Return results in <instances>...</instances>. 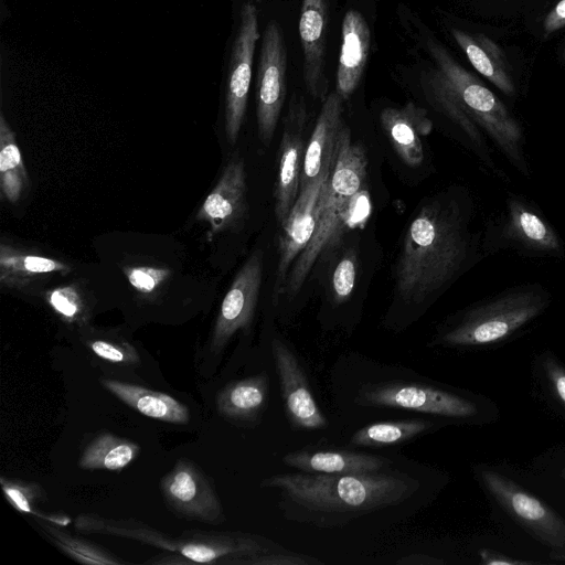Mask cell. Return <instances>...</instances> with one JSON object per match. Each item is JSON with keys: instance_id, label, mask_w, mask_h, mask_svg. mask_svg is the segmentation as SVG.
<instances>
[{"instance_id": "7a4b0ae2", "label": "cell", "mask_w": 565, "mask_h": 565, "mask_svg": "<svg viewBox=\"0 0 565 565\" xmlns=\"http://www.w3.org/2000/svg\"><path fill=\"white\" fill-rule=\"evenodd\" d=\"M260 487L279 490L286 519L334 527L399 505L419 489V481L386 468L352 475L279 473L264 479Z\"/></svg>"}, {"instance_id": "ee69618b", "label": "cell", "mask_w": 565, "mask_h": 565, "mask_svg": "<svg viewBox=\"0 0 565 565\" xmlns=\"http://www.w3.org/2000/svg\"><path fill=\"white\" fill-rule=\"evenodd\" d=\"M564 56H565V50H564Z\"/></svg>"}, {"instance_id": "f6af8a7d", "label": "cell", "mask_w": 565, "mask_h": 565, "mask_svg": "<svg viewBox=\"0 0 565 565\" xmlns=\"http://www.w3.org/2000/svg\"><path fill=\"white\" fill-rule=\"evenodd\" d=\"M257 1H260V0H257Z\"/></svg>"}, {"instance_id": "1f68e13d", "label": "cell", "mask_w": 565, "mask_h": 565, "mask_svg": "<svg viewBox=\"0 0 565 565\" xmlns=\"http://www.w3.org/2000/svg\"><path fill=\"white\" fill-rule=\"evenodd\" d=\"M36 523L49 540L66 556L82 564L118 565L121 561L108 550L64 531L61 525L38 518Z\"/></svg>"}, {"instance_id": "4316f807", "label": "cell", "mask_w": 565, "mask_h": 565, "mask_svg": "<svg viewBox=\"0 0 565 565\" xmlns=\"http://www.w3.org/2000/svg\"><path fill=\"white\" fill-rule=\"evenodd\" d=\"M71 270L67 264L55 258L23 252L6 243L0 245V284L3 287L22 289L45 276L66 275Z\"/></svg>"}, {"instance_id": "ab89813d", "label": "cell", "mask_w": 565, "mask_h": 565, "mask_svg": "<svg viewBox=\"0 0 565 565\" xmlns=\"http://www.w3.org/2000/svg\"><path fill=\"white\" fill-rule=\"evenodd\" d=\"M444 563L440 558L422 553L406 555L396 561V564L402 565H440Z\"/></svg>"}, {"instance_id": "8d00e7d4", "label": "cell", "mask_w": 565, "mask_h": 565, "mask_svg": "<svg viewBox=\"0 0 565 565\" xmlns=\"http://www.w3.org/2000/svg\"><path fill=\"white\" fill-rule=\"evenodd\" d=\"M542 367L552 394L565 409V367L551 354H544Z\"/></svg>"}, {"instance_id": "cb8c5ba5", "label": "cell", "mask_w": 565, "mask_h": 565, "mask_svg": "<svg viewBox=\"0 0 565 565\" xmlns=\"http://www.w3.org/2000/svg\"><path fill=\"white\" fill-rule=\"evenodd\" d=\"M268 394V377L265 374L252 375L223 387L216 397V408L231 422L253 423L266 408Z\"/></svg>"}, {"instance_id": "83f0119b", "label": "cell", "mask_w": 565, "mask_h": 565, "mask_svg": "<svg viewBox=\"0 0 565 565\" xmlns=\"http://www.w3.org/2000/svg\"><path fill=\"white\" fill-rule=\"evenodd\" d=\"M139 451L136 443L104 431L84 448L78 466L84 470L119 471L130 465Z\"/></svg>"}, {"instance_id": "44dd1931", "label": "cell", "mask_w": 565, "mask_h": 565, "mask_svg": "<svg viewBox=\"0 0 565 565\" xmlns=\"http://www.w3.org/2000/svg\"><path fill=\"white\" fill-rule=\"evenodd\" d=\"M281 461L302 472L323 475L376 472L391 465L385 457L342 449H301L286 454Z\"/></svg>"}, {"instance_id": "30bf717a", "label": "cell", "mask_w": 565, "mask_h": 565, "mask_svg": "<svg viewBox=\"0 0 565 565\" xmlns=\"http://www.w3.org/2000/svg\"><path fill=\"white\" fill-rule=\"evenodd\" d=\"M282 548L250 533L188 530L173 537L171 553L183 556L189 564L243 565L247 558Z\"/></svg>"}, {"instance_id": "e575fe53", "label": "cell", "mask_w": 565, "mask_h": 565, "mask_svg": "<svg viewBox=\"0 0 565 565\" xmlns=\"http://www.w3.org/2000/svg\"><path fill=\"white\" fill-rule=\"evenodd\" d=\"M356 279V256L347 253L337 264L332 274V300L335 305L345 302L354 289Z\"/></svg>"}, {"instance_id": "7bdbcfd3", "label": "cell", "mask_w": 565, "mask_h": 565, "mask_svg": "<svg viewBox=\"0 0 565 565\" xmlns=\"http://www.w3.org/2000/svg\"><path fill=\"white\" fill-rule=\"evenodd\" d=\"M561 476L563 479H565V467L563 468L562 472H561Z\"/></svg>"}, {"instance_id": "9c48e42d", "label": "cell", "mask_w": 565, "mask_h": 565, "mask_svg": "<svg viewBox=\"0 0 565 565\" xmlns=\"http://www.w3.org/2000/svg\"><path fill=\"white\" fill-rule=\"evenodd\" d=\"M335 145L337 139L326 154L320 173L308 185L300 189L295 204L280 226L278 264L273 291L274 302H277L280 296L284 295L290 268L313 235L317 205L323 184L333 167Z\"/></svg>"}, {"instance_id": "2e32d148", "label": "cell", "mask_w": 565, "mask_h": 565, "mask_svg": "<svg viewBox=\"0 0 565 565\" xmlns=\"http://www.w3.org/2000/svg\"><path fill=\"white\" fill-rule=\"evenodd\" d=\"M271 355L278 375L284 408L295 429L316 430L328 420L316 402L305 369L291 348L279 337L271 341Z\"/></svg>"}, {"instance_id": "277c9868", "label": "cell", "mask_w": 565, "mask_h": 565, "mask_svg": "<svg viewBox=\"0 0 565 565\" xmlns=\"http://www.w3.org/2000/svg\"><path fill=\"white\" fill-rule=\"evenodd\" d=\"M551 302V292L539 282L509 287L456 313L431 344L477 348L503 342L541 316Z\"/></svg>"}, {"instance_id": "b9f144b4", "label": "cell", "mask_w": 565, "mask_h": 565, "mask_svg": "<svg viewBox=\"0 0 565 565\" xmlns=\"http://www.w3.org/2000/svg\"><path fill=\"white\" fill-rule=\"evenodd\" d=\"M550 557L555 561L565 562V550L550 552Z\"/></svg>"}, {"instance_id": "484cf974", "label": "cell", "mask_w": 565, "mask_h": 565, "mask_svg": "<svg viewBox=\"0 0 565 565\" xmlns=\"http://www.w3.org/2000/svg\"><path fill=\"white\" fill-rule=\"evenodd\" d=\"M451 34L476 71L505 95L515 94L505 56L497 43L483 34H471L459 29H452Z\"/></svg>"}, {"instance_id": "5bb4252c", "label": "cell", "mask_w": 565, "mask_h": 565, "mask_svg": "<svg viewBox=\"0 0 565 565\" xmlns=\"http://www.w3.org/2000/svg\"><path fill=\"white\" fill-rule=\"evenodd\" d=\"M263 276V252L255 250L242 266L226 292L215 320L210 350L220 354L234 334L252 324Z\"/></svg>"}, {"instance_id": "d6986e66", "label": "cell", "mask_w": 565, "mask_h": 565, "mask_svg": "<svg viewBox=\"0 0 565 565\" xmlns=\"http://www.w3.org/2000/svg\"><path fill=\"white\" fill-rule=\"evenodd\" d=\"M422 84L431 104L459 130L467 148L486 168L498 173L499 169L486 139L487 136L466 113L444 74L438 68L428 67L422 74Z\"/></svg>"}, {"instance_id": "8992f818", "label": "cell", "mask_w": 565, "mask_h": 565, "mask_svg": "<svg viewBox=\"0 0 565 565\" xmlns=\"http://www.w3.org/2000/svg\"><path fill=\"white\" fill-rule=\"evenodd\" d=\"M486 255L512 250L531 258L565 257V244L540 207L523 195L510 192L502 213L484 227Z\"/></svg>"}, {"instance_id": "603a6c76", "label": "cell", "mask_w": 565, "mask_h": 565, "mask_svg": "<svg viewBox=\"0 0 565 565\" xmlns=\"http://www.w3.org/2000/svg\"><path fill=\"white\" fill-rule=\"evenodd\" d=\"M100 383L114 396L143 416L178 425L190 420L188 406L169 394L111 377H102Z\"/></svg>"}, {"instance_id": "f546056e", "label": "cell", "mask_w": 565, "mask_h": 565, "mask_svg": "<svg viewBox=\"0 0 565 565\" xmlns=\"http://www.w3.org/2000/svg\"><path fill=\"white\" fill-rule=\"evenodd\" d=\"M435 426L434 422L414 418L377 422L363 426L350 438L355 447H385L409 441Z\"/></svg>"}, {"instance_id": "d6a6232c", "label": "cell", "mask_w": 565, "mask_h": 565, "mask_svg": "<svg viewBox=\"0 0 565 565\" xmlns=\"http://www.w3.org/2000/svg\"><path fill=\"white\" fill-rule=\"evenodd\" d=\"M46 300L54 313L67 324L83 327L88 319L87 306L74 286L55 288L46 294Z\"/></svg>"}, {"instance_id": "ffe728a7", "label": "cell", "mask_w": 565, "mask_h": 565, "mask_svg": "<svg viewBox=\"0 0 565 565\" xmlns=\"http://www.w3.org/2000/svg\"><path fill=\"white\" fill-rule=\"evenodd\" d=\"M380 121L401 160L411 168L419 167L424 161L423 138L433 129L427 111L408 102L398 108H384Z\"/></svg>"}, {"instance_id": "d590c367", "label": "cell", "mask_w": 565, "mask_h": 565, "mask_svg": "<svg viewBox=\"0 0 565 565\" xmlns=\"http://www.w3.org/2000/svg\"><path fill=\"white\" fill-rule=\"evenodd\" d=\"M131 287L142 295H151L170 277L168 268L153 266H132L125 268Z\"/></svg>"}, {"instance_id": "60d3db41", "label": "cell", "mask_w": 565, "mask_h": 565, "mask_svg": "<svg viewBox=\"0 0 565 565\" xmlns=\"http://www.w3.org/2000/svg\"><path fill=\"white\" fill-rule=\"evenodd\" d=\"M38 518L44 519L51 523H54V524H57L61 526H66L67 524L71 523V519L62 513L61 514L52 513V514H47V515L40 513L38 515Z\"/></svg>"}, {"instance_id": "52a82bcc", "label": "cell", "mask_w": 565, "mask_h": 565, "mask_svg": "<svg viewBox=\"0 0 565 565\" xmlns=\"http://www.w3.org/2000/svg\"><path fill=\"white\" fill-rule=\"evenodd\" d=\"M360 406L405 409L466 419L478 413L477 405L461 395L423 381H379L359 386L354 398Z\"/></svg>"}, {"instance_id": "f35d334b", "label": "cell", "mask_w": 565, "mask_h": 565, "mask_svg": "<svg viewBox=\"0 0 565 565\" xmlns=\"http://www.w3.org/2000/svg\"><path fill=\"white\" fill-rule=\"evenodd\" d=\"M481 563L484 565H527L532 562L521 561L499 552L483 548L479 552Z\"/></svg>"}, {"instance_id": "836d02e7", "label": "cell", "mask_w": 565, "mask_h": 565, "mask_svg": "<svg viewBox=\"0 0 565 565\" xmlns=\"http://www.w3.org/2000/svg\"><path fill=\"white\" fill-rule=\"evenodd\" d=\"M1 488L7 501L19 512L39 515L38 505L45 498V491L36 482L11 479L2 476Z\"/></svg>"}, {"instance_id": "e0dca14e", "label": "cell", "mask_w": 565, "mask_h": 565, "mask_svg": "<svg viewBox=\"0 0 565 565\" xmlns=\"http://www.w3.org/2000/svg\"><path fill=\"white\" fill-rule=\"evenodd\" d=\"M327 0H301L299 36L303 55V81L311 97L323 102L328 96L326 75Z\"/></svg>"}, {"instance_id": "5b68a950", "label": "cell", "mask_w": 565, "mask_h": 565, "mask_svg": "<svg viewBox=\"0 0 565 565\" xmlns=\"http://www.w3.org/2000/svg\"><path fill=\"white\" fill-rule=\"evenodd\" d=\"M427 47L469 117L509 163L519 173L529 177L531 169L525 154L524 131L519 120L493 92L463 68L438 42L428 41Z\"/></svg>"}, {"instance_id": "d4e9b609", "label": "cell", "mask_w": 565, "mask_h": 565, "mask_svg": "<svg viewBox=\"0 0 565 565\" xmlns=\"http://www.w3.org/2000/svg\"><path fill=\"white\" fill-rule=\"evenodd\" d=\"M341 96L337 92L328 94L307 142L300 189L308 185L320 173L326 154L343 126Z\"/></svg>"}, {"instance_id": "74e56055", "label": "cell", "mask_w": 565, "mask_h": 565, "mask_svg": "<svg viewBox=\"0 0 565 565\" xmlns=\"http://www.w3.org/2000/svg\"><path fill=\"white\" fill-rule=\"evenodd\" d=\"M565 26V0H561L546 15L543 29L548 35Z\"/></svg>"}, {"instance_id": "6da1fadb", "label": "cell", "mask_w": 565, "mask_h": 565, "mask_svg": "<svg viewBox=\"0 0 565 565\" xmlns=\"http://www.w3.org/2000/svg\"><path fill=\"white\" fill-rule=\"evenodd\" d=\"M473 217L467 194L446 195L420 210L407 228L395 267L403 301H427L487 256L483 233L471 228Z\"/></svg>"}, {"instance_id": "ba28073f", "label": "cell", "mask_w": 565, "mask_h": 565, "mask_svg": "<svg viewBox=\"0 0 565 565\" xmlns=\"http://www.w3.org/2000/svg\"><path fill=\"white\" fill-rule=\"evenodd\" d=\"M478 478L498 504L551 552L565 550V520L558 513L494 470L479 468Z\"/></svg>"}, {"instance_id": "4fadbf2b", "label": "cell", "mask_w": 565, "mask_h": 565, "mask_svg": "<svg viewBox=\"0 0 565 565\" xmlns=\"http://www.w3.org/2000/svg\"><path fill=\"white\" fill-rule=\"evenodd\" d=\"M161 491L168 507L180 518L218 525L225 521L222 503L205 473L194 462L180 459L163 476Z\"/></svg>"}, {"instance_id": "7c38bea8", "label": "cell", "mask_w": 565, "mask_h": 565, "mask_svg": "<svg viewBox=\"0 0 565 565\" xmlns=\"http://www.w3.org/2000/svg\"><path fill=\"white\" fill-rule=\"evenodd\" d=\"M287 54L279 24L270 21L263 33L257 73V127L264 143L273 139L286 97Z\"/></svg>"}, {"instance_id": "8fae6325", "label": "cell", "mask_w": 565, "mask_h": 565, "mask_svg": "<svg viewBox=\"0 0 565 565\" xmlns=\"http://www.w3.org/2000/svg\"><path fill=\"white\" fill-rule=\"evenodd\" d=\"M239 26L233 42L225 94V132L234 145L237 140L248 99L253 58L259 39L258 15L253 2L241 9Z\"/></svg>"}, {"instance_id": "3957f363", "label": "cell", "mask_w": 565, "mask_h": 565, "mask_svg": "<svg viewBox=\"0 0 565 565\" xmlns=\"http://www.w3.org/2000/svg\"><path fill=\"white\" fill-rule=\"evenodd\" d=\"M367 159L364 149L353 143L351 132L342 126L335 145V158L317 205L313 235L294 262L284 295L294 298L301 289L318 257L339 235L365 184Z\"/></svg>"}, {"instance_id": "4dcf8cb0", "label": "cell", "mask_w": 565, "mask_h": 565, "mask_svg": "<svg viewBox=\"0 0 565 565\" xmlns=\"http://www.w3.org/2000/svg\"><path fill=\"white\" fill-rule=\"evenodd\" d=\"M89 359L106 371H132L141 364V356L135 345L126 339L107 333L87 334L83 340Z\"/></svg>"}, {"instance_id": "7402d4cb", "label": "cell", "mask_w": 565, "mask_h": 565, "mask_svg": "<svg viewBox=\"0 0 565 565\" xmlns=\"http://www.w3.org/2000/svg\"><path fill=\"white\" fill-rule=\"evenodd\" d=\"M371 33L364 17L349 10L342 21V42L337 70L335 92L343 100L356 89L369 57Z\"/></svg>"}, {"instance_id": "ac0fdd59", "label": "cell", "mask_w": 565, "mask_h": 565, "mask_svg": "<svg viewBox=\"0 0 565 565\" xmlns=\"http://www.w3.org/2000/svg\"><path fill=\"white\" fill-rule=\"evenodd\" d=\"M246 173L242 160L231 161L200 207L196 220L206 223L207 239L232 228L243 217L246 207Z\"/></svg>"}, {"instance_id": "9a60e30c", "label": "cell", "mask_w": 565, "mask_h": 565, "mask_svg": "<svg viewBox=\"0 0 565 565\" xmlns=\"http://www.w3.org/2000/svg\"><path fill=\"white\" fill-rule=\"evenodd\" d=\"M306 124V103L303 97L295 92L290 98L288 111L284 120L275 186V216L280 226L289 214L300 191L301 172L307 147L303 137Z\"/></svg>"}, {"instance_id": "f1b7e54d", "label": "cell", "mask_w": 565, "mask_h": 565, "mask_svg": "<svg viewBox=\"0 0 565 565\" xmlns=\"http://www.w3.org/2000/svg\"><path fill=\"white\" fill-rule=\"evenodd\" d=\"M30 178L24 167L15 135L0 115V189L2 195L15 203L29 188Z\"/></svg>"}]
</instances>
